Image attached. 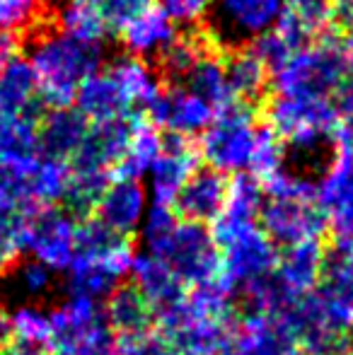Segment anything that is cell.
I'll use <instances>...</instances> for the list:
<instances>
[{
    "label": "cell",
    "mask_w": 353,
    "mask_h": 355,
    "mask_svg": "<svg viewBox=\"0 0 353 355\" xmlns=\"http://www.w3.org/2000/svg\"><path fill=\"white\" fill-rule=\"evenodd\" d=\"M27 61L37 75L39 99L46 109L73 107L80 85L102 71V46L76 42L61 29L39 27L29 44Z\"/></svg>",
    "instance_id": "6da1fadb"
},
{
    "label": "cell",
    "mask_w": 353,
    "mask_h": 355,
    "mask_svg": "<svg viewBox=\"0 0 353 355\" xmlns=\"http://www.w3.org/2000/svg\"><path fill=\"white\" fill-rule=\"evenodd\" d=\"M349 63L341 46L329 32L295 49L276 71L271 73L273 94L295 99H332L346 80Z\"/></svg>",
    "instance_id": "7a4b0ae2"
},
{
    "label": "cell",
    "mask_w": 353,
    "mask_h": 355,
    "mask_svg": "<svg viewBox=\"0 0 353 355\" xmlns=\"http://www.w3.org/2000/svg\"><path fill=\"white\" fill-rule=\"evenodd\" d=\"M259 109L235 99L218 109L211 126L198 133L196 145L203 164L216 167L225 174L247 169L252 148H255Z\"/></svg>",
    "instance_id": "3957f363"
},
{
    "label": "cell",
    "mask_w": 353,
    "mask_h": 355,
    "mask_svg": "<svg viewBox=\"0 0 353 355\" xmlns=\"http://www.w3.org/2000/svg\"><path fill=\"white\" fill-rule=\"evenodd\" d=\"M157 257L177 273L187 288L216 281L223 268V252L213 242L211 227L189 220H177Z\"/></svg>",
    "instance_id": "277c9868"
},
{
    "label": "cell",
    "mask_w": 353,
    "mask_h": 355,
    "mask_svg": "<svg viewBox=\"0 0 353 355\" xmlns=\"http://www.w3.org/2000/svg\"><path fill=\"white\" fill-rule=\"evenodd\" d=\"M257 225L278 249L291 247L302 239H329L332 232L329 213L320 206V201L310 198L264 196Z\"/></svg>",
    "instance_id": "5b68a950"
},
{
    "label": "cell",
    "mask_w": 353,
    "mask_h": 355,
    "mask_svg": "<svg viewBox=\"0 0 353 355\" xmlns=\"http://www.w3.org/2000/svg\"><path fill=\"white\" fill-rule=\"evenodd\" d=\"M19 208L27 225V252L51 271H66L76 254V220L58 203H29Z\"/></svg>",
    "instance_id": "8992f818"
},
{
    "label": "cell",
    "mask_w": 353,
    "mask_h": 355,
    "mask_svg": "<svg viewBox=\"0 0 353 355\" xmlns=\"http://www.w3.org/2000/svg\"><path fill=\"white\" fill-rule=\"evenodd\" d=\"M283 8V0H213L208 32L223 49L245 46L276 24Z\"/></svg>",
    "instance_id": "52a82bcc"
},
{
    "label": "cell",
    "mask_w": 353,
    "mask_h": 355,
    "mask_svg": "<svg viewBox=\"0 0 353 355\" xmlns=\"http://www.w3.org/2000/svg\"><path fill=\"white\" fill-rule=\"evenodd\" d=\"M203 164L196 138L177 131H162V148L150 167L153 198L162 206H172L179 189Z\"/></svg>",
    "instance_id": "ba28073f"
},
{
    "label": "cell",
    "mask_w": 353,
    "mask_h": 355,
    "mask_svg": "<svg viewBox=\"0 0 353 355\" xmlns=\"http://www.w3.org/2000/svg\"><path fill=\"white\" fill-rule=\"evenodd\" d=\"M138 116H143V114H128V116L112 119V121L89 123L83 143L68 159L71 172L109 174V169L121 159Z\"/></svg>",
    "instance_id": "9c48e42d"
},
{
    "label": "cell",
    "mask_w": 353,
    "mask_h": 355,
    "mask_svg": "<svg viewBox=\"0 0 353 355\" xmlns=\"http://www.w3.org/2000/svg\"><path fill=\"white\" fill-rule=\"evenodd\" d=\"M216 109L187 89L182 83H172L170 87H162L157 99L146 109V119L160 131H177L184 136H198L211 126Z\"/></svg>",
    "instance_id": "30bf717a"
},
{
    "label": "cell",
    "mask_w": 353,
    "mask_h": 355,
    "mask_svg": "<svg viewBox=\"0 0 353 355\" xmlns=\"http://www.w3.org/2000/svg\"><path fill=\"white\" fill-rule=\"evenodd\" d=\"M227 189H230V174L201 164L179 189L177 198L172 201V211L179 220L213 225L225 208Z\"/></svg>",
    "instance_id": "8fae6325"
},
{
    "label": "cell",
    "mask_w": 353,
    "mask_h": 355,
    "mask_svg": "<svg viewBox=\"0 0 353 355\" xmlns=\"http://www.w3.org/2000/svg\"><path fill=\"white\" fill-rule=\"evenodd\" d=\"M221 252H223L221 278H225L232 288H237L240 283L252 281V278L261 276V273L273 271L278 261V247L271 242V237H268L259 225H252V227L242 230Z\"/></svg>",
    "instance_id": "7c38bea8"
},
{
    "label": "cell",
    "mask_w": 353,
    "mask_h": 355,
    "mask_svg": "<svg viewBox=\"0 0 353 355\" xmlns=\"http://www.w3.org/2000/svg\"><path fill=\"white\" fill-rule=\"evenodd\" d=\"M123 51L138 58H157L179 37V24L160 3L150 0L117 32Z\"/></svg>",
    "instance_id": "4fadbf2b"
},
{
    "label": "cell",
    "mask_w": 353,
    "mask_h": 355,
    "mask_svg": "<svg viewBox=\"0 0 353 355\" xmlns=\"http://www.w3.org/2000/svg\"><path fill=\"white\" fill-rule=\"evenodd\" d=\"M237 327L240 324L230 319L198 317L189 307L182 322L165 331V336L175 343L179 355H225L237 336Z\"/></svg>",
    "instance_id": "5bb4252c"
},
{
    "label": "cell",
    "mask_w": 353,
    "mask_h": 355,
    "mask_svg": "<svg viewBox=\"0 0 353 355\" xmlns=\"http://www.w3.org/2000/svg\"><path fill=\"white\" fill-rule=\"evenodd\" d=\"M112 80L117 83L119 92H121L123 102H126L131 114H143L157 99V94L162 92V80L160 73L148 63V58H138L131 53L117 56L107 68H104Z\"/></svg>",
    "instance_id": "9a60e30c"
},
{
    "label": "cell",
    "mask_w": 353,
    "mask_h": 355,
    "mask_svg": "<svg viewBox=\"0 0 353 355\" xmlns=\"http://www.w3.org/2000/svg\"><path fill=\"white\" fill-rule=\"evenodd\" d=\"M146 211V187L141 179H123V182H109L99 196L94 215L119 234L136 237Z\"/></svg>",
    "instance_id": "2e32d148"
},
{
    "label": "cell",
    "mask_w": 353,
    "mask_h": 355,
    "mask_svg": "<svg viewBox=\"0 0 353 355\" xmlns=\"http://www.w3.org/2000/svg\"><path fill=\"white\" fill-rule=\"evenodd\" d=\"M89 128V121L76 107L46 109L39 119V153L42 157L68 159L83 143Z\"/></svg>",
    "instance_id": "e0dca14e"
},
{
    "label": "cell",
    "mask_w": 353,
    "mask_h": 355,
    "mask_svg": "<svg viewBox=\"0 0 353 355\" xmlns=\"http://www.w3.org/2000/svg\"><path fill=\"white\" fill-rule=\"evenodd\" d=\"M0 112H5L8 116L32 114L39 119L46 112L44 102L39 99L34 68L22 53L0 68Z\"/></svg>",
    "instance_id": "ac0fdd59"
},
{
    "label": "cell",
    "mask_w": 353,
    "mask_h": 355,
    "mask_svg": "<svg viewBox=\"0 0 353 355\" xmlns=\"http://www.w3.org/2000/svg\"><path fill=\"white\" fill-rule=\"evenodd\" d=\"M104 319H107L112 334H133L143 329L155 327V307L148 302L133 281H119L114 290L107 295V302L102 304Z\"/></svg>",
    "instance_id": "d6986e66"
},
{
    "label": "cell",
    "mask_w": 353,
    "mask_h": 355,
    "mask_svg": "<svg viewBox=\"0 0 353 355\" xmlns=\"http://www.w3.org/2000/svg\"><path fill=\"white\" fill-rule=\"evenodd\" d=\"M325 247L327 239H302L291 247L278 249V261L273 271L293 293H310L320 283Z\"/></svg>",
    "instance_id": "ffe728a7"
},
{
    "label": "cell",
    "mask_w": 353,
    "mask_h": 355,
    "mask_svg": "<svg viewBox=\"0 0 353 355\" xmlns=\"http://www.w3.org/2000/svg\"><path fill=\"white\" fill-rule=\"evenodd\" d=\"M223 58H225L227 83H230L235 99L259 109L261 102L268 97V85H271V73L266 71V66L247 44L225 49Z\"/></svg>",
    "instance_id": "44dd1931"
},
{
    "label": "cell",
    "mask_w": 353,
    "mask_h": 355,
    "mask_svg": "<svg viewBox=\"0 0 353 355\" xmlns=\"http://www.w3.org/2000/svg\"><path fill=\"white\" fill-rule=\"evenodd\" d=\"M128 276L141 288V293L155 307V312L160 307H167V304H175L179 300H184L189 293V288L179 281L177 273L160 257H155L150 252L136 254Z\"/></svg>",
    "instance_id": "7402d4cb"
},
{
    "label": "cell",
    "mask_w": 353,
    "mask_h": 355,
    "mask_svg": "<svg viewBox=\"0 0 353 355\" xmlns=\"http://www.w3.org/2000/svg\"><path fill=\"white\" fill-rule=\"evenodd\" d=\"M225 49L223 46H211L193 61V66L189 68V73L184 75L182 85L187 89H191L193 94H198L201 99H206L213 109H223L227 104L235 102V94L227 83L225 73V58H223Z\"/></svg>",
    "instance_id": "603a6c76"
},
{
    "label": "cell",
    "mask_w": 353,
    "mask_h": 355,
    "mask_svg": "<svg viewBox=\"0 0 353 355\" xmlns=\"http://www.w3.org/2000/svg\"><path fill=\"white\" fill-rule=\"evenodd\" d=\"M162 148V131L153 126L146 116H138L133 123L131 138L123 150L121 159L109 169V182H123V179H141L150 172L153 162L157 159Z\"/></svg>",
    "instance_id": "cb8c5ba5"
},
{
    "label": "cell",
    "mask_w": 353,
    "mask_h": 355,
    "mask_svg": "<svg viewBox=\"0 0 353 355\" xmlns=\"http://www.w3.org/2000/svg\"><path fill=\"white\" fill-rule=\"evenodd\" d=\"M73 107H76L89 123L112 121V119H121L131 114L126 102H123L121 92H119L117 83H114L112 75L104 71V68L92 73L85 83L80 85Z\"/></svg>",
    "instance_id": "d4e9b609"
},
{
    "label": "cell",
    "mask_w": 353,
    "mask_h": 355,
    "mask_svg": "<svg viewBox=\"0 0 353 355\" xmlns=\"http://www.w3.org/2000/svg\"><path fill=\"white\" fill-rule=\"evenodd\" d=\"M53 24L63 34L89 46H104V42L112 37V27L107 24L104 15L85 0H63Z\"/></svg>",
    "instance_id": "484cf974"
},
{
    "label": "cell",
    "mask_w": 353,
    "mask_h": 355,
    "mask_svg": "<svg viewBox=\"0 0 353 355\" xmlns=\"http://www.w3.org/2000/svg\"><path fill=\"white\" fill-rule=\"evenodd\" d=\"M71 179V164L63 159L39 157L37 167L29 174V201L58 203Z\"/></svg>",
    "instance_id": "4316f807"
},
{
    "label": "cell",
    "mask_w": 353,
    "mask_h": 355,
    "mask_svg": "<svg viewBox=\"0 0 353 355\" xmlns=\"http://www.w3.org/2000/svg\"><path fill=\"white\" fill-rule=\"evenodd\" d=\"M283 155H286V145L276 136V131L268 128L266 123H259L255 148H252L250 162H247V172H252L259 182H264L283 167Z\"/></svg>",
    "instance_id": "83f0119b"
},
{
    "label": "cell",
    "mask_w": 353,
    "mask_h": 355,
    "mask_svg": "<svg viewBox=\"0 0 353 355\" xmlns=\"http://www.w3.org/2000/svg\"><path fill=\"white\" fill-rule=\"evenodd\" d=\"M114 351H117V355H179L175 343L157 327L133 334H117L114 336Z\"/></svg>",
    "instance_id": "f1b7e54d"
},
{
    "label": "cell",
    "mask_w": 353,
    "mask_h": 355,
    "mask_svg": "<svg viewBox=\"0 0 353 355\" xmlns=\"http://www.w3.org/2000/svg\"><path fill=\"white\" fill-rule=\"evenodd\" d=\"M10 322H12V336L19 341L46 346L51 338V317L34 304H24V307L15 309L10 314Z\"/></svg>",
    "instance_id": "f546056e"
},
{
    "label": "cell",
    "mask_w": 353,
    "mask_h": 355,
    "mask_svg": "<svg viewBox=\"0 0 353 355\" xmlns=\"http://www.w3.org/2000/svg\"><path fill=\"white\" fill-rule=\"evenodd\" d=\"M44 22L42 0H0V27L24 32Z\"/></svg>",
    "instance_id": "4dcf8cb0"
},
{
    "label": "cell",
    "mask_w": 353,
    "mask_h": 355,
    "mask_svg": "<svg viewBox=\"0 0 353 355\" xmlns=\"http://www.w3.org/2000/svg\"><path fill=\"white\" fill-rule=\"evenodd\" d=\"M177 215L172 211V206H162V203H153V208L146 215V225H143V239L150 254H160V249L165 247L167 237L172 234L177 225Z\"/></svg>",
    "instance_id": "1f68e13d"
},
{
    "label": "cell",
    "mask_w": 353,
    "mask_h": 355,
    "mask_svg": "<svg viewBox=\"0 0 353 355\" xmlns=\"http://www.w3.org/2000/svg\"><path fill=\"white\" fill-rule=\"evenodd\" d=\"M247 46H250L252 51H255V56L259 58L261 63H264L268 73L276 71V68L281 66V63L293 53V49L288 46V44L283 42V39L278 37L273 29H268V32L259 34L257 39H252Z\"/></svg>",
    "instance_id": "d6a6232c"
},
{
    "label": "cell",
    "mask_w": 353,
    "mask_h": 355,
    "mask_svg": "<svg viewBox=\"0 0 353 355\" xmlns=\"http://www.w3.org/2000/svg\"><path fill=\"white\" fill-rule=\"evenodd\" d=\"M172 19L184 27H198L208 19L213 0H157Z\"/></svg>",
    "instance_id": "836d02e7"
},
{
    "label": "cell",
    "mask_w": 353,
    "mask_h": 355,
    "mask_svg": "<svg viewBox=\"0 0 353 355\" xmlns=\"http://www.w3.org/2000/svg\"><path fill=\"white\" fill-rule=\"evenodd\" d=\"M150 0H102V15L107 24L112 27V34H117L136 12H141Z\"/></svg>",
    "instance_id": "e575fe53"
},
{
    "label": "cell",
    "mask_w": 353,
    "mask_h": 355,
    "mask_svg": "<svg viewBox=\"0 0 353 355\" xmlns=\"http://www.w3.org/2000/svg\"><path fill=\"white\" fill-rule=\"evenodd\" d=\"M17 268H19V281H22L24 290H27L32 297H39V295H44L51 288V276H49L51 268L39 263L37 259H32V261H24L22 259V261L17 263Z\"/></svg>",
    "instance_id": "d590c367"
},
{
    "label": "cell",
    "mask_w": 353,
    "mask_h": 355,
    "mask_svg": "<svg viewBox=\"0 0 353 355\" xmlns=\"http://www.w3.org/2000/svg\"><path fill=\"white\" fill-rule=\"evenodd\" d=\"M19 51H22V37H19V32L0 27V68L8 61H12L15 56H19Z\"/></svg>",
    "instance_id": "8d00e7d4"
},
{
    "label": "cell",
    "mask_w": 353,
    "mask_h": 355,
    "mask_svg": "<svg viewBox=\"0 0 353 355\" xmlns=\"http://www.w3.org/2000/svg\"><path fill=\"white\" fill-rule=\"evenodd\" d=\"M0 355H51L46 346H39V343H27L19 341V338H12L8 346L0 348Z\"/></svg>",
    "instance_id": "74e56055"
},
{
    "label": "cell",
    "mask_w": 353,
    "mask_h": 355,
    "mask_svg": "<svg viewBox=\"0 0 353 355\" xmlns=\"http://www.w3.org/2000/svg\"><path fill=\"white\" fill-rule=\"evenodd\" d=\"M300 3H305V0H283V5H286V8H298Z\"/></svg>",
    "instance_id": "f35d334b"
},
{
    "label": "cell",
    "mask_w": 353,
    "mask_h": 355,
    "mask_svg": "<svg viewBox=\"0 0 353 355\" xmlns=\"http://www.w3.org/2000/svg\"><path fill=\"white\" fill-rule=\"evenodd\" d=\"M5 121H8V114H5V112H0V133H3V126H5Z\"/></svg>",
    "instance_id": "ab89813d"
},
{
    "label": "cell",
    "mask_w": 353,
    "mask_h": 355,
    "mask_svg": "<svg viewBox=\"0 0 353 355\" xmlns=\"http://www.w3.org/2000/svg\"><path fill=\"white\" fill-rule=\"evenodd\" d=\"M99 355H117V351H114V346H112V348H107V351H102Z\"/></svg>",
    "instance_id": "60d3db41"
},
{
    "label": "cell",
    "mask_w": 353,
    "mask_h": 355,
    "mask_svg": "<svg viewBox=\"0 0 353 355\" xmlns=\"http://www.w3.org/2000/svg\"><path fill=\"white\" fill-rule=\"evenodd\" d=\"M51 3H63V0H51Z\"/></svg>",
    "instance_id": "b9f144b4"
},
{
    "label": "cell",
    "mask_w": 353,
    "mask_h": 355,
    "mask_svg": "<svg viewBox=\"0 0 353 355\" xmlns=\"http://www.w3.org/2000/svg\"><path fill=\"white\" fill-rule=\"evenodd\" d=\"M225 355H232V353H225Z\"/></svg>",
    "instance_id": "7bdbcfd3"
}]
</instances>
